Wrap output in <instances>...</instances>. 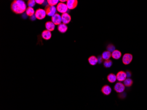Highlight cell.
Returning a JSON list of instances; mask_svg holds the SVG:
<instances>
[{
	"label": "cell",
	"mask_w": 147,
	"mask_h": 110,
	"mask_svg": "<svg viewBox=\"0 0 147 110\" xmlns=\"http://www.w3.org/2000/svg\"><path fill=\"white\" fill-rule=\"evenodd\" d=\"M11 9L16 14H23L26 11L27 6L25 2L22 0H16L11 4Z\"/></svg>",
	"instance_id": "1"
},
{
	"label": "cell",
	"mask_w": 147,
	"mask_h": 110,
	"mask_svg": "<svg viewBox=\"0 0 147 110\" xmlns=\"http://www.w3.org/2000/svg\"><path fill=\"white\" fill-rule=\"evenodd\" d=\"M45 10L42 8H38L35 11V16L37 19L39 20H42L45 18L46 16Z\"/></svg>",
	"instance_id": "2"
},
{
	"label": "cell",
	"mask_w": 147,
	"mask_h": 110,
	"mask_svg": "<svg viewBox=\"0 0 147 110\" xmlns=\"http://www.w3.org/2000/svg\"><path fill=\"white\" fill-rule=\"evenodd\" d=\"M45 10L46 13L47 15L49 16H53L56 13V7L55 6H52L49 5L45 7Z\"/></svg>",
	"instance_id": "3"
},
{
	"label": "cell",
	"mask_w": 147,
	"mask_h": 110,
	"mask_svg": "<svg viewBox=\"0 0 147 110\" xmlns=\"http://www.w3.org/2000/svg\"><path fill=\"white\" fill-rule=\"evenodd\" d=\"M56 9L59 13L62 14L67 13L68 11V8L67 5L64 3L59 2L57 5L56 6Z\"/></svg>",
	"instance_id": "4"
},
{
	"label": "cell",
	"mask_w": 147,
	"mask_h": 110,
	"mask_svg": "<svg viewBox=\"0 0 147 110\" xmlns=\"http://www.w3.org/2000/svg\"><path fill=\"white\" fill-rule=\"evenodd\" d=\"M133 59V56L131 54L125 53L122 57V63L124 65H129L131 63Z\"/></svg>",
	"instance_id": "5"
},
{
	"label": "cell",
	"mask_w": 147,
	"mask_h": 110,
	"mask_svg": "<svg viewBox=\"0 0 147 110\" xmlns=\"http://www.w3.org/2000/svg\"><path fill=\"white\" fill-rule=\"evenodd\" d=\"M114 89L117 93H122L125 90V86L122 82H117L114 87Z\"/></svg>",
	"instance_id": "6"
},
{
	"label": "cell",
	"mask_w": 147,
	"mask_h": 110,
	"mask_svg": "<svg viewBox=\"0 0 147 110\" xmlns=\"http://www.w3.org/2000/svg\"><path fill=\"white\" fill-rule=\"evenodd\" d=\"M51 20L52 22L55 25L58 26L62 23L61 15L57 13L52 17Z\"/></svg>",
	"instance_id": "7"
},
{
	"label": "cell",
	"mask_w": 147,
	"mask_h": 110,
	"mask_svg": "<svg viewBox=\"0 0 147 110\" xmlns=\"http://www.w3.org/2000/svg\"><path fill=\"white\" fill-rule=\"evenodd\" d=\"M116 75L117 80H118L119 82H124L125 79L127 78L126 72L122 71H119Z\"/></svg>",
	"instance_id": "8"
},
{
	"label": "cell",
	"mask_w": 147,
	"mask_h": 110,
	"mask_svg": "<svg viewBox=\"0 0 147 110\" xmlns=\"http://www.w3.org/2000/svg\"><path fill=\"white\" fill-rule=\"evenodd\" d=\"M78 4V2L77 0H67L66 2L68 9L72 10L77 7Z\"/></svg>",
	"instance_id": "9"
},
{
	"label": "cell",
	"mask_w": 147,
	"mask_h": 110,
	"mask_svg": "<svg viewBox=\"0 0 147 110\" xmlns=\"http://www.w3.org/2000/svg\"><path fill=\"white\" fill-rule=\"evenodd\" d=\"M61 18H62V23L66 25L71 21V16L67 13L62 14L61 15Z\"/></svg>",
	"instance_id": "10"
},
{
	"label": "cell",
	"mask_w": 147,
	"mask_h": 110,
	"mask_svg": "<svg viewBox=\"0 0 147 110\" xmlns=\"http://www.w3.org/2000/svg\"><path fill=\"white\" fill-rule=\"evenodd\" d=\"M101 91L104 95L109 96L112 93V89L109 85H104L101 88Z\"/></svg>",
	"instance_id": "11"
},
{
	"label": "cell",
	"mask_w": 147,
	"mask_h": 110,
	"mask_svg": "<svg viewBox=\"0 0 147 110\" xmlns=\"http://www.w3.org/2000/svg\"><path fill=\"white\" fill-rule=\"evenodd\" d=\"M42 37L45 40H50L52 37L51 32L47 31L46 29L44 30L42 33Z\"/></svg>",
	"instance_id": "12"
},
{
	"label": "cell",
	"mask_w": 147,
	"mask_h": 110,
	"mask_svg": "<svg viewBox=\"0 0 147 110\" xmlns=\"http://www.w3.org/2000/svg\"><path fill=\"white\" fill-rule=\"evenodd\" d=\"M55 26L56 25H55L52 21L47 22L45 24V27L46 30L50 32L53 31L54 30Z\"/></svg>",
	"instance_id": "13"
},
{
	"label": "cell",
	"mask_w": 147,
	"mask_h": 110,
	"mask_svg": "<svg viewBox=\"0 0 147 110\" xmlns=\"http://www.w3.org/2000/svg\"><path fill=\"white\" fill-rule=\"evenodd\" d=\"M68 29V27L66 24L64 23H61L58 26V30L61 33H65L67 32Z\"/></svg>",
	"instance_id": "14"
},
{
	"label": "cell",
	"mask_w": 147,
	"mask_h": 110,
	"mask_svg": "<svg viewBox=\"0 0 147 110\" xmlns=\"http://www.w3.org/2000/svg\"><path fill=\"white\" fill-rule=\"evenodd\" d=\"M122 56V53L118 50H115L112 53V57L115 59H119Z\"/></svg>",
	"instance_id": "15"
},
{
	"label": "cell",
	"mask_w": 147,
	"mask_h": 110,
	"mask_svg": "<svg viewBox=\"0 0 147 110\" xmlns=\"http://www.w3.org/2000/svg\"><path fill=\"white\" fill-rule=\"evenodd\" d=\"M107 80L111 83H113L117 80L116 75L113 73H110L107 76Z\"/></svg>",
	"instance_id": "16"
},
{
	"label": "cell",
	"mask_w": 147,
	"mask_h": 110,
	"mask_svg": "<svg viewBox=\"0 0 147 110\" xmlns=\"http://www.w3.org/2000/svg\"><path fill=\"white\" fill-rule=\"evenodd\" d=\"M88 62L90 65L95 66L98 63L97 57L94 56H92L89 58Z\"/></svg>",
	"instance_id": "17"
},
{
	"label": "cell",
	"mask_w": 147,
	"mask_h": 110,
	"mask_svg": "<svg viewBox=\"0 0 147 110\" xmlns=\"http://www.w3.org/2000/svg\"><path fill=\"white\" fill-rule=\"evenodd\" d=\"M104 61H107L110 59V58L112 57V53H110L108 51H105L101 55Z\"/></svg>",
	"instance_id": "18"
},
{
	"label": "cell",
	"mask_w": 147,
	"mask_h": 110,
	"mask_svg": "<svg viewBox=\"0 0 147 110\" xmlns=\"http://www.w3.org/2000/svg\"><path fill=\"white\" fill-rule=\"evenodd\" d=\"M35 13V11H34V9L33 8L31 7H28L26 8V11L25 12V13L27 15V16L30 17H31L32 16L34 15Z\"/></svg>",
	"instance_id": "19"
},
{
	"label": "cell",
	"mask_w": 147,
	"mask_h": 110,
	"mask_svg": "<svg viewBox=\"0 0 147 110\" xmlns=\"http://www.w3.org/2000/svg\"><path fill=\"white\" fill-rule=\"evenodd\" d=\"M123 84L125 87H131L133 84V81L130 78H127L123 82Z\"/></svg>",
	"instance_id": "20"
},
{
	"label": "cell",
	"mask_w": 147,
	"mask_h": 110,
	"mask_svg": "<svg viewBox=\"0 0 147 110\" xmlns=\"http://www.w3.org/2000/svg\"><path fill=\"white\" fill-rule=\"evenodd\" d=\"M113 64V62L111 59L105 61L103 63L104 67L106 68H109L112 67Z\"/></svg>",
	"instance_id": "21"
},
{
	"label": "cell",
	"mask_w": 147,
	"mask_h": 110,
	"mask_svg": "<svg viewBox=\"0 0 147 110\" xmlns=\"http://www.w3.org/2000/svg\"><path fill=\"white\" fill-rule=\"evenodd\" d=\"M60 1L58 0H48L47 2H48V5L52 6H55L56 5H57L58 4H59Z\"/></svg>",
	"instance_id": "22"
},
{
	"label": "cell",
	"mask_w": 147,
	"mask_h": 110,
	"mask_svg": "<svg viewBox=\"0 0 147 110\" xmlns=\"http://www.w3.org/2000/svg\"><path fill=\"white\" fill-rule=\"evenodd\" d=\"M107 51L112 53L115 50V47L112 44H109L107 46Z\"/></svg>",
	"instance_id": "23"
},
{
	"label": "cell",
	"mask_w": 147,
	"mask_h": 110,
	"mask_svg": "<svg viewBox=\"0 0 147 110\" xmlns=\"http://www.w3.org/2000/svg\"><path fill=\"white\" fill-rule=\"evenodd\" d=\"M35 1L34 0H29L27 2V5H28V7H31L33 8L36 5Z\"/></svg>",
	"instance_id": "24"
},
{
	"label": "cell",
	"mask_w": 147,
	"mask_h": 110,
	"mask_svg": "<svg viewBox=\"0 0 147 110\" xmlns=\"http://www.w3.org/2000/svg\"><path fill=\"white\" fill-rule=\"evenodd\" d=\"M98 63L101 64L102 63L104 59H103L102 57L101 56H99L97 57Z\"/></svg>",
	"instance_id": "25"
},
{
	"label": "cell",
	"mask_w": 147,
	"mask_h": 110,
	"mask_svg": "<svg viewBox=\"0 0 147 110\" xmlns=\"http://www.w3.org/2000/svg\"><path fill=\"white\" fill-rule=\"evenodd\" d=\"M35 2L36 3L39 5H43L45 1L44 0H36Z\"/></svg>",
	"instance_id": "26"
},
{
	"label": "cell",
	"mask_w": 147,
	"mask_h": 110,
	"mask_svg": "<svg viewBox=\"0 0 147 110\" xmlns=\"http://www.w3.org/2000/svg\"><path fill=\"white\" fill-rule=\"evenodd\" d=\"M125 72H126V75H127V78H130L132 75L131 71H129V70H127Z\"/></svg>",
	"instance_id": "27"
},
{
	"label": "cell",
	"mask_w": 147,
	"mask_h": 110,
	"mask_svg": "<svg viewBox=\"0 0 147 110\" xmlns=\"http://www.w3.org/2000/svg\"><path fill=\"white\" fill-rule=\"evenodd\" d=\"M36 19H37V18H36L35 15H34V16H32L31 17H30V19H31V20H32V21H34V20H35Z\"/></svg>",
	"instance_id": "28"
},
{
	"label": "cell",
	"mask_w": 147,
	"mask_h": 110,
	"mask_svg": "<svg viewBox=\"0 0 147 110\" xmlns=\"http://www.w3.org/2000/svg\"><path fill=\"white\" fill-rule=\"evenodd\" d=\"M67 1H66V0H63H63H60V2H62V3H64L65 2H67Z\"/></svg>",
	"instance_id": "29"
}]
</instances>
